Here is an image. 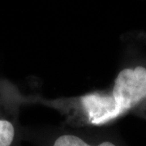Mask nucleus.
I'll list each match as a JSON object with an SVG mask.
<instances>
[{
	"instance_id": "f03ea898",
	"label": "nucleus",
	"mask_w": 146,
	"mask_h": 146,
	"mask_svg": "<svg viewBox=\"0 0 146 146\" xmlns=\"http://www.w3.org/2000/svg\"><path fill=\"white\" fill-rule=\"evenodd\" d=\"M12 94L10 87L0 81V146H14L17 138Z\"/></svg>"
},
{
	"instance_id": "7ed1b4c3",
	"label": "nucleus",
	"mask_w": 146,
	"mask_h": 146,
	"mask_svg": "<svg viewBox=\"0 0 146 146\" xmlns=\"http://www.w3.org/2000/svg\"><path fill=\"white\" fill-rule=\"evenodd\" d=\"M52 146H117L112 142L110 141H105L102 142L99 145H92L88 144L86 141L83 139L80 138L79 136H74V135H69L65 134L62 136H58L55 141L54 142Z\"/></svg>"
},
{
	"instance_id": "f257e3e1",
	"label": "nucleus",
	"mask_w": 146,
	"mask_h": 146,
	"mask_svg": "<svg viewBox=\"0 0 146 146\" xmlns=\"http://www.w3.org/2000/svg\"><path fill=\"white\" fill-rule=\"evenodd\" d=\"M146 100V68L136 66L121 70L111 93L84 95L81 102L89 122L102 125L126 114Z\"/></svg>"
}]
</instances>
